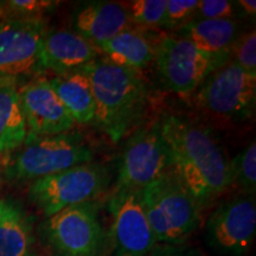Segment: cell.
Listing matches in <instances>:
<instances>
[{
    "label": "cell",
    "mask_w": 256,
    "mask_h": 256,
    "mask_svg": "<svg viewBox=\"0 0 256 256\" xmlns=\"http://www.w3.org/2000/svg\"><path fill=\"white\" fill-rule=\"evenodd\" d=\"M140 200L156 243L180 244L200 226V206L171 170L142 188Z\"/></svg>",
    "instance_id": "3957f363"
},
{
    "label": "cell",
    "mask_w": 256,
    "mask_h": 256,
    "mask_svg": "<svg viewBox=\"0 0 256 256\" xmlns=\"http://www.w3.org/2000/svg\"><path fill=\"white\" fill-rule=\"evenodd\" d=\"M168 0H133L120 2L132 24L146 28L165 26Z\"/></svg>",
    "instance_id": "44dd1931"
},
{
    "label": "cell",
    "mask_w": 256,
    "mask_h": 256,
    "mask_svg": "<svg viewBox=\"0 0 256 256\" xmlns=\"http://www.w3.org/2000/svg\"><path fill=\"white\" fill-rule=\"evenodd\" d=\"M46 32L44 18L0 20V78L20 81L46 72L42 51Z\"/></svg>",
    "instance_id": "9c48e42d"
},
{
    "label": "cell",
    "mask_w": 256,
    "mask_h": 256,
    "mask_svg": "<svg viewBox=\"0 0 256 256\" xmlns=\"http://www.w3.org/2000/svg\"><path fill=\"white\" fill-rule=\"evenodd\" d=\"M171 170L168 146L159 124L136 130L128 140L121 160L115 190H142Z\"/></svg>",
    "instance_id": "30bf717a"
},
{
    "label": "cell",
    "mask_w": 256,
    "mask_h": 256,
    "mask_svg": "<svg viewBox=\"0 0 256 256\" xmlns=\"http://www.w3.org/2000/svg\"><path fill=\"white\" fill-rule=\"evenodd\" d=\"M234 62L256 78V34L252 30L246 36L240 37L234 43Z\"/></svg>",
    "instance_id": "d4e9b609"
},
{
    "label": "cell",
    "mask_w": 256,
    "mask_h": 256,
    "mask_svg": "<svg viewBox=\"0 0 256 256\" xmlns=\"http://www.w3.org/2000/svg\"><path fill=\"white\" fill-rule=\"evenodd\" d=\"M146 256H200L194 249H188L179 246L164 244L162 247H156Z\"/></svg>",
    "instance_id": "4316f807"
},
{
    "label": "cell",
    "mask_w": 256,
    "mask_h": 256,
    "mask_svg": "<svg viewBox=\"0 0 256 256\" xmlns=\"http://www.w3.org/2000/svg\"><path fill=\"white\" fill-rule=\"evenodd\" d=\"M194 102L204 113L226 121L250 116L256 102V78L235 62L214 70L200 86Z\"/></svg>",
    "instance_id": "52a82bcc"
},
{
    "label": "cell",
    "mask_w": 256,
    "mask_h": 256,
    "mask_svg": "<svg viewBox=\"0 0 256 256\" xmlns=\"http://www.w3.org/2000/svg\"><path fill=\"white\" fill-rule=\"evenodd\" d=\"M28 128L19 100L18 83L0 87V154H10L23 146Z\"/></svg>",
    "instance_id": "ffe728a7"
},
{
    "label": "cell",
    "mask_w": 256,
    "mask_h": 256,
    "mask_svg": "<svg viewBox=\"0 0 256 256\" xmlns=\"http://www.w3.org/2000/svg\"><path fill=\"white\" fill-rule=\"evenodd\" d=\"M98 55L100 48L68 30H48L42 51L44 68L57 75L82 70L98 60Z\"/></svg>",
    "instance_id": "5bb4252c"
},
{
    "label": "cell",
    "mask_w": 256,
    "mask_h": 256,
    "mask_svg": "<svg viewBox=\"0 0 256 256\" xmlns=\"http://www.w3.org/2000/svg\"><path fill=\"white\" fill-rule=\"evenodd\" d=\"M158 124L171 171L200 208L232 186L230 162L209 130L177 115H166Z\"/></svg>",
    "instance_id": "6da1fadb"
},
{
    "label": "cell",
    "mask_w": 256,
    "mask_h": 256,
    "mask_svg": "<svg viewBox=\"0 0 256 256\" xmlns=\"http://www.w3.org/2000/svg\"><path fill=\"white\" fill-rule=\"evenodd\" d=\"M130 24L122 5L113 2H89L74 18L76 34L98 46L132 28Z\"/></svg>",
    "instance_id": "9a60e30c"
},
{
    "label": "cell",
    "mask_w": 256,
    "mask_h": 256,
    "mask_svg": "<svg viewBox=\"0 0 256 256\" xmlns=\"http://www.w3.org/2000/svg\"><path fill=\"white\" fill-rule=\"evenodd\" d=\"M98 48L108 62L136 72L154 62L153 42L132 28L120 32Z\"/></svg>",
    "instance_id": "d6986e66"
},
{
    "label": "cell",
    "mask_w": 256,
    "mask_h": 256,
    "mask_svg": "<svg viewBox=\"0 0 256 256\" xmlns=\"http://www.w3.org/2000/svg\"><path fill=\"white\" fill-rule=\"evenodd\" d=\"M238 4L240 8H243V11H244L248 16L255 17V14H256L255 0H240V2H238Z\"/></svg>",
    "instance_id": "83f0119b"
},
{
    "label": "cell",
    "mask_w": 256,
    "mask_h": 256,
    "mask_svg": "<svg viewBox=\"0 0 256 256\" xmlns=\"http://www.w3.org/2000/svg\"><path fill=\"white\" fill-rule=\"evenodd\" d=\"M153 46L154 62L162 81L182 98H191L204 80L228 60L202 52L180 36L162 34Z\"/></svg>",
    "instance_id": "ba28073f"
},
{
    "label": "cell",
    "mask_w": 256,
    "mask_h": 256,
    "mask_svg": "<svg viewBox=\"0 0 256 256\" xmlns=\"http://www.w3.org/2000/svg\"><path fill=\"white\" fill-rule=\"evenodd\" d=\"M34 220L20 202L0 200V256H32Z\"/></svg>",
    "instance_id": "2e32d148"
},
{
    "label": "cell",
    "mask_w": 256,
    "mask_h": 256,
    "mask_svg": "<svg viewBox=\"0 0 256 256\" xmlns=\"http://www.w3.org/2000/svg\"><path fill=\"white\" fill-rule=\"evenodd\" d=\"M83 70L90 80L94 92V122L112 142H120L145 110V82L138 72L104 58H98Z\"/></svg>",
    "instance_id": "7a4b0ae2"
},
{
    "label": "cell",
    "mask_w": 256,
    "mask_h": 256,
    "mask_svg": "<svg viewBox=\"0 0 256 256\" xmlns=\"http://www.w3.org/2000/svg\"><path fill=\"white\" fill-rule=\"evenodd\" d=\"M75 124H87L95 120V98L92 82L84 70L56 75L48 80Z\"/></svg>",
    "instance_id": "ac0fdd59"
},
{
    "label": "cell",
    "mask_w": 256,
    "mask_h": 256,
    "mask_svg": "<svg viewBox=\"0 0 256 256\" xmlns=\"http://www.w3.org/2000/svg\"><path fill=\"white\" fill-rule=\"evenodd\" d=\"M108 183L110 176L104 166L87 162L31 182L28 194L31 203L50 217L69 206L95 200Z\"/></svg>",
    "instance_id": "8992f818"
},
{
    "label": "cell",
    "mask_w": 256,
    "mask_h": 256,
    "mask_svg": "<svg viewBox=\"0 0 256 256\" xmlns=\"http://www.w3.org/2000/svg\"><path fill=\"white\" fill-rule=\"evenodd\" d=\"M18 92L26 122V138L57 136L69 132L75 126L48 80H32L20 86Z\"/></svg>",
    "instance_id": "4fadbf2b"
},
{
    "label": "cell",
    "mask_w": 256,
    "mask_h": 256,
    "mask_svg": "<svg viewBox=\"0 0 256 256\" xmlns=\"http://www.w3.org/2000/svg\"><path fill=\"white\" fill-rule=\"evenodd\" d=\"M232 185H238L246 194H255L256 188V144L252 142L247 148L230 162Z\"/></svg>",
    "instance_id": "7402d4cb"
},
{
    "label": "cell",
    "mask_w": 256,
    "mask_h": 256,
    "mask_svg": "<svg viewBox=\"0 0 256 256\" xmlns=\"http://www.w3.org/2000/svg\"><path fill=\"white\" fill-rule=\"evenodd\" d=\"M92 160V150L78 134L26 138L6 165L5 176L10 180L31 183Z\"/></svg>",
    "instance_id": "5b68a950"
},
{
    "label": "cell",
    "mask_w": 256,
    "mask_h": 256,
    "mask_svg": "<svg viewBox=\"0 0 256 256\" xmlns=\"http://www.w3.org/2000/svg\"><path fill=\"white\" fill-rule=\"evenodd\" d=\"M256 206L252 194L224 202L206 222V240L214 250L226 256H243L254 243Z\"/></svg>",
    "instance_id": "8fae6325"
},
{
    "label": "cell",
    "mask_w": 256,
    "mask_h": 256,
    "mask_svg": "<svg viewBox=\"0 0 256 256\" xmlns=\"http://www.w3.org/2000/svg\"><path fill=\"white\" fill-rule=\"evenodd\" d=\"M11 83H19V81L14 78H0V87L6 84H11Z\"/></svg>",
    "instance_id": "f1b7e54d"
},
{
    "label": "cell",
    "mask_w": 256,
    "mask_h": 256,
    "mask_svg": "<svg viewBox=\"0 0 256 256\" xmlns=\"http://www.w3.org/2000/svg\"><path fill=\"white\" fill-rule=\"evenodd\" d=\"M197 14L202 19H232L235 16V2L228 0H202Z\"/></svg>",
    "instance_id": "484cf974"
},
{
    "label": "cell",
    "mask_w": 256,
    "mask_h": 256,
    "mask_svg": "<svg viewBox=\"0 0 256 256\" xmlns=\"http://www.w3.org/2000/svg\"><path fill=\"white\" fill-rule=\"evenodd\" d=\"M40 236L50 256H104L110 242L95 200L46 217Z\"/></svg>",
    "instance_id": "277c9868"
},
{
    "label": "cell",
    "mask_w": 256,
    "mask_h": 256,
    "mask_svg": "<svg viewBox=\"0 0 256 256\" xmlns=\"http://www.w3.org/2000/svg\"><path fill=\"white\" fill-rule=\"evenodd\" d=\"M108 209L112 215L110 241L115 256H146L156 247L158 243L140 200V190L114 188Z\"/></svg>",
    "instance_id": "7c38bea8"
},
{
    "label": "cell",
    "mask_w": 256,
    "mask_h": 256,
    "mask_svg": "<svg viewBox=\"0 0 256 256\" xmlns=\"http://www.w3.org/2000/svg\"><path fill=\"white\" fill-rule=\"evenodd\" d=\"M198 0H168L165 28H180L194 19L197 14Z\"/></svg>",
    "instance_id": "cb8c5ba5"
},
{
    "label": "cell",
    "mask_w": 256,
    "mask_h": 256,
    "mask_svg": "<svg viewBox=\"0 0 256 256\" xmlns=\"http://www.w3.org/2000/svg\"><path fill=\"white\" fill-rule=\"evenodd\" d=\"M178 30V36L190 40L202 52L226 60L238 40V24L232 19H192Z\"/></svg>",
    "instance_id": "e0dca14e"
},
{
    "label": "cell",
    "mask_w": 256,
    "mask_h": 256,
    "mask_svg": "<svg viewBox=\"0 0 256 256\" xmlns=\"http://www.w3.org/2000/svg\"><path fill=\"white\" fill-rule=\"evenodd\" d=\"M60 4L52 0H8L0 2V20L36 19L54 11Z\"/></svg>",
    "instance_id": "603a6c76"
}]
</instances>
